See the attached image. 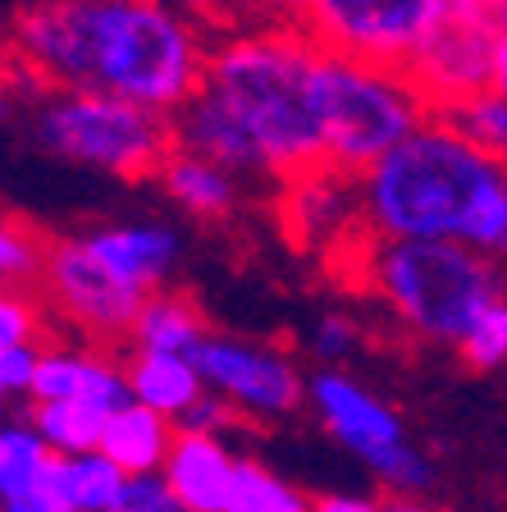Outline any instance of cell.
<instances>
[{"label": "cell", "mask_w": 507, "mask_h": 512, "mask_svg": "<svg viewBox=\"0 0 507 512\" xmlns=\"http://www.w3.org/2000/svg\"><path fill=\"white\" fill-rule=\"evenodd\" d=\"M448 119H453V124L462 128V133L476 142L480 151H489L494 160H503V165H507V96L503 92H494V87H489V92L462 101V106H457Z\"/></svg>", "instance_id": "d4e9b609"}, {"label": "cell", "mask_w": 507, "mask_h": 512, "mask_svg": "<svg viewBox=\"0 0 507 512\" xmlns=\"http://www.w3.org/2000/svg\"><path fill=\"white\" fill-rule=\"evenodd\" d=\"M366 471L375 480H380L384 490H389V499H425V494L434 490V467L430 458H425L416 444H393V448H380V453H370Z\"/></svg>", "instance_id": "cb8c5ba5"}, {"label": "cell", "mask_w": 507, "mask_h": 512, "mask_svg": "<svg viewBox=\"0 0 507 512\" xmlns=\"http://www.w3.org/2000/svg\"><path fill=\"white\" fill-rule=\"evenodd\" d=\"M46 266V238L19 220L0 215V279L5 284H23V279H42Z\"/></svg>", "instance_id": "4316f807"}, {"label": "cell", "mask_w": 507, "mask_h": 512, "mask_svg": "<svg viewBox=\"0 0 507 512\" xmlns=\"http://www.w3.org/2000/svg\"><path fill=\"white\" fill-rule=\"evenodd\" d=\"M361 247L357 270L366 293L425 343L457 348L480 311L507 298L503 266L462 243H389L361 229Z\"/></svg>", "instance_id": "277c9868"}, {"label": "cell", "mask_w": 507, "mask_h": 512, "mask_svg": "<svg viewBox=\"0 0 507 512\" xmlns=\"http://www.w3.org/2000/svg\"><path fill=\"white\" fill-rule=\"evenodd\" d=\"M311 106L325 142V165L352 179H361L375 160H384L434 115L402 69L338 51H320L311 74Z\"/></svg>", "instance_id": "5b68a950"}, {"label": "cell", "mask_w": 507, "mask_h": 512, "mask_svg": "<svg viewBox=\"0 0 507 512\" xmlns=\"http://www.w3.org/2000/svg\"><path fill=\"white\" fill-rule=\"evenodd\" d=\"M32 403H92L101 412H119L133 403V394H128V371L106 348L51 339L37 362Z\"/></svg>", "instance_id": "4fadbf2b"}, {"label": "cell", "mask_w": 507, "mask_h": 512, "mask_svg": "<svg viewBox=\"0 0 507 512\" xmlns=\"http://www.w3.org/2000/svg\"><path fill=\"white\" fill-rule=\"evenodd\" d=\"M457 357H462L471 371H503L507 366V298L489 302V307L480 311L471 334L457 343Z\"/></svg>", "instance_id": "484cf974"}, {"label": "cell", "mask_w": 507, "mask_h": 512, "mask_svg": "<svg viewBox=\"0 0 507 512\" xmlns=\"http://www.w3.org/2000/svg\"><path fill=\"white\" fill-rule=\"evenodd\" d=\"M211 32L169 0H28L10 51L42 92H106L174 119L206 87Z\"/></svg>", "instance_id": "6da1fadb"}, {"label": "cell", "mask_w": 507, "mask_h": 512, "mask_svg": "<svg viewBox=\"0 0 507 512\" xmlns=\"http://www.w3.org/2000/svg\"><path fill=\"white\" fill-rule=\"evenodd\" d=\"M238 421H243V416L233 412L224 398L206 394V398H201V403L179 421V430H188V435H220V439H224L233 426H238Z\"/></svg>", "instance_id": "d6a6232c"}, {"label": "cell", "mask_w": 507, "mask_h": 512, "mask_svg": "<svg viewBox=\"0 0 507 512\" xmlns=\"http://www.w3.org/2000/svg\"><path fill=\"white\" fill-rule=\"evenodd\" d=\"M444 19V0H307L302 28L325 51L407 69Z\"/></svg>", "instance_id": "ba28073f"}, {"label": "cell", "mask_w": 507, "mask_h": 512, "mask_svg": "<svg viewBox=\"0 0 507 512\" xmlns=\"http://www.w3.org/2000/svg\"><path fill=\"white\" fill-rule=\"evenodd\" d=\"M307 407L316 412L325 435L348 448L352 458H370V453L407 439L402 416L375 389H366L361 380H352L348 371H334V366H320L316 375H307Z\"/></svg>", "instance_id": "8fae6325"}, {"label": "cell", "mask_w": 507, "mask_h": 512, "mask_svg": "<svg viewBox=\"0 0 507 512\" xmlns=\"http://www.w3.org/2000/svg\"><path fill=\"white\" fill-rule=\"evenodd\" d=\"M0 288H5V279H0Z\"/></svg>", "instance_id": "b9f144b4"}, {"label": "cell", "mask_w": 507, "mask_h": 512, "mask_svg": "<svg viewBox=\"0 0 507 512\" xmlns=\"http://www.w3.org/2000/svg\"><path fill=\"white\" fill-rule=\"evenodd\" d=\"M357 348H361V325L352 316H343V311H325L320 320H311L307 352L316 357V362H325V366L338 371V362H348Z\"/></svg>", "instance_id": "f1b7e54d"}, {"label": "cell", "mask_w": 507, "mask_h": 512, "mask_svg": "<svg viewBox=\"0 0 507 512\" xmlns=\"http://www.w3.org/2000/svg\"><path fill=\"white\" fill-rule=\"evenodd\" d=\"M51 462H55V453L32 430V421H5L0 426V503L42 490Z\"/></svg>", "instance_id": "7402d4cb"}, {"label": "cell", "mask_w": 507, "mask_h": 512, "mask_svg": "<svg viewBox=\"0 0 507 512\" xmlns=\"http://www.w3.org/2000/svg\"><path fill=\"white\" fill-rule=\"evenodd\" d=\"M46 343H28V348H5L0 352V389L5 394H32V380H37V362H42Z\"/></svg>", "instance_id": "1f68e13d"}, {"label": "cell", "mask_w": 507, "mask_h": 512, "mask_svg": "<svg viewBox=\"0 0 507 512\" xmlns=\"http://www.w3.org/2000/svg\"><path fill=\"white\" fill-rule=\"evenodd\" d=\"M211 320L197 307L192 293L183 288H160L142 302L138 320H133V334H128V348L133 352H169V357H192L201 343L211 339Z\"/></svg>", "instance_id": "e0dca14e"}, {"label": "cell", "mask_w": 507, "mask_h": 512, "mask_svg": "<svg viewBox=\"0 0 507 512\" xmlns=\"http://www.w3.org/2000/svg\"><path fill=\"white\" fill-rule=\"evenodd\" d=\"M110 512H183V503L174 499L169 480L151 471V476H128Z\"/></svg>", "instance_id": "f546056e"}, {"label": "cell", "mask_w": 507, "mask_h": 512, "mask_svg": "<svg viewBox=\"0 0 507 512\" xmlns=\"http://www.w3.org/2000/svg\"><path fill=\"white\" fill-rule=\"evenodd\" d=\"M0 512H55V508H51V499H46V494H23V499L0 503Z\"/></svg>", "instance_id": "74e56055"}, {"label": "cell", "mask_w": 507, "mask_h": 512, "mask_svg": "<svg viewBox=\"0 0 507 512\" xmlns=\"http://www.w3.org/2000/svg\"><path fill=\"white\" fill-rule=\"evenodd\" d=\"M192 366L243 421H288L297 407H307V375L279 343L211 334L192 352Z\"/></svg>", "instance_id": "52a82bcc"}, {"label": "cell", "mask_w": 507, "mask_h": 512, "mask_svg": "<svg viewBox=\"0 0 507 512\" xmlns=\"http://www.w3.org/2000/svg\"><path fill=\"white\" fill-rule=\"evenodd\" d=\"M87 252L138 298H151L169 288L183 261V234L165 220H124V224H92L83 229Z\"/></svg>", "instance_id": "7c38bea8"}, {"label": "cell", "mask_w": 507, "mask_h": 512, "mask_svg": "<svg viewBox=\"0 0 507 512\" xmlns=\"http://www.w3.org/2000/svg\"><path fill=\"white\" fill-rule=\"evenodd\" d=\"M325 46L302 23L247 19L238 28L215 32L206 87L229 101V110L247 124L261 147L265 174L279 183L325 165L311 74Z\"/></svg>", "instance_id": "3957f363"}, {"label": "cell", "mask_w": 507, "mask_h": 512, "mask_svg": "<svg viewBox=\"0 0 507 512\" xmlns=\"http://www.w3.org/2000/svg\"><path fill=\"white\" fill-rule=\"evenodd\" d=\"M279 224L307 252H343L361 234L357 179L316 165V170L279 183Z\"/></svg>", "instance_id": "30bf717a"}, {"label": "cell", "mask_w": 507, "mask_h": 512, "mask_svg": "<svg viewBox=\"0 0 507 512\" xmlns=\"http://www.w3.org/2000/svg\"><path fill=\"white\" fill-rule=\"evenodd\" d=\"M238 467H243V453H233L229 439L179 430L160 476L169 480L183 512H224L238 485Z\"/></svg>", "instance_id": "9a60e30c"}, {"label": "cell", "mask_w": 507, "mask_h": 512, "mask_svg": "<svg viewBox=\"0 0 507 512\" xmlns=\"http://www.w3.org/2000/svg\"><path fill=\"white\" fill-rule=\"evenodd\" d=\"M124 480L128 476L106 453H83V458H55L37 494H46L55 512H110Z\"/></svg>", "instance_id": "ffe728a7"}, {"label": "cell", "mask_w": 507, "mask_h": 512, "mask_svg": "<svg viewBox=\"0 0 507 512\" xmlns=\"http://www.w3.org/2000/svg\"><path fill=\"white\" fill-rule=\"evenodd\" d=\"M169 5L188 10L192 19H201L206 28H215V32L247 23V0H169Z\"/></svg>", "instance_id": "836d02e7"}, {"label": "cell", "mask_w": 507, "mask_h": 512, "mask_svg": "<svg viewBox=\"0 0 507 512\" xmlns=\"http://www.w3.org/2000/svg\"><path fill=\"white\" fill-rule=\"evenodd\" d=\"M380 512H448V508H439L430 499H384Z\"/></svg>", "instance_id": "f35d334b"}, {"label": "cell", "mask_w": 507, "mask_h": 512, "mask_svg": "<svg viewBox=\"0 0 507 512\" xmlns=\"http://www.w3.org/2000/svg\"><path fill=\"white\" fill-rule=\"evenodd\" d=\"M224 512H311V499L297 485H288L284 476H275L270 467L243 458L238 467V485Z\"/></svg>", "instance_id": "603a6c76"}, {"label": "cell", "mask_w": 507, "mask_h": 512, "mask_svg": "<svg viewBox=\"0 0 507 512\" xmlns=\"http://www.w3.org/2000/svg\"><path fill=\"white\" fill-rule=\"evenodd\" d=\"M380 508H384L380 499H370V494H348V490L311 499V512H380Z\"/></svg>", "instance_id": "d590c367"}, {"label": "cell", "mask_w": 507, "mask_h": 512, "mask_svg": "<svg viewBox=\"0 0 507 512\" xmlns=\"http://www.w3.org/2000/svg\"><path fill=\"white\" fill-rule=\"evenodd\" d=\"M28 421L55 458H83V453H101L110 412L92 403H32Z\"/></svg>", "instance_id": "44dd1931"}, {"label": "cell", "mask_w": 507, "mask_h": 512, "mask_svg": "<svg viewBox=\"0 0 507 512\" xmlns=\"http://www.w3.org/2000/svg\"><path fill=\"white\" fill-rule=\"evenodd\" d=\"M307 0H247V19H265V23H302Z\"/></svg>", "instance_id": "e575fe53"}, {"label": "cell", "mask_w": 507, "mask_h": 512, "mask_svg": "<svg viewBox=\"0 0 507 512\" xmlns=\"http://www.w3.org/2000/svg\"><path fill=\"white\" fill-rule=\"evenodd\" d=\"M169 124H174V147L215 160L220 170L238 174V179H256V174H265L261 147L252 142L247 124L233 115L229 101H224L220 92H211V87H201V92L192 96L188 106L169 119ZM265 179H270V174H265Z\"/></svg>", "instance_id": "5bb4252c"}, {"label": "cell", "mask_w": 507, "mask_h": 512, "mask_svg": "<svg viewBox=\"0 0 507 512\" xmlns=\"http://www.w3.org/2000/svg\"><path fill=\"white\" fill-rule=\"evenodd\" d=\"M5 412H10V394L0 389V426H5Z\"/></svg>", "instance_id": "60d3db41"}, {"label": "cell", "mask_w": 507, "mask_h": 512, "mask_svg": "<svg viewBox=\"0 0 507 512\" xmlns=\"http://www.w3.org/2000/svg\"><path fill=\"white\" fill-rule=\"evenodd\" d=\"M179 439V426L165 421L160 412L142 403H128L119 412H110L106 421V439H101V453L115 462L124 476H151V471H165L169 448Z\"/></svg>", "instance_id": "d6986e66"}, {"label": "cell", "mask_w": 507, "mask_h": 512, "mask_svg": "<svg viewBox=\"0 0 507 512\" xmlns=\"http://www.w3.org/2000/svg\"><path fill=\"white\" fill-rule=\"evenodd\" d=\"M444 19L471 23V28H480L503 42L507 37V0H444Z\"/></svg>", "instance_id": "4dcf8cb0"}, {"label": "cell", "mask_w": 507, "mask_h": 512, "mask_svg": "<svg viewBox=\"0 0 507 512\" xmlns=\"http://www.w3.org/2000/svg\"><path fill=\"white\" fill-rule=\"evenodd\" d=\"M32 138L55 160L138 183L156 179L174 151V124L106 92H37Z\"/></svg>", "instance_id": "8992f818"}, {"label": "cell", "mask_w": 507, "mask_h": 512, "mask_svg": "<svg viewBox=\"0 0 507 512\" xmlns=\"http://www.w3.org/2000/svg\"><path fill=\"white\" fill-rule=\"evenodd\" d=\"M156 183L169 202L201 224H224L243 211V179L183 147H174L165 156V165L156 170Z\"/></svg>", "instance_id": "2e32d148"}, {"label": "cell", "mask_w": 507, "mask_h": 512, "mask_svg": "<svg viewBox=\"0 0 507 512\" xmlns=\"http://www.w3.org/2000/svg\"><path fill=\"white\" fill-rule=\"evenodd\" d=\"M494 92L507 96V37L498 42V51H494Z\"/></svg>", "instance_id": "ab89813d"}, {"label": "cell", "mask_w": 507, "mask_h": 512, "mask_svg": "<svg viewBox=\"0 0 507 512\" xmlns=\"http://www.w3.org/2000/svg\"><path fill=\"white\" fill-rule=\"evenodd\" d=\"M42 293H46V311L60 316L64 325H74L92 348L124 343L128 334H133V320H138L142 302H147V298H138V293H128V288L87 252L83 234L46 238Z\"/></svg>", "instance_id": "9c48e42d"}, {"label": "cell", "mask_w": 507, "mask_h": 512, "mask_svg": "<svg viewBox=\"0 0 507 512\" xmlns=\"http://www.w3.org/2000/svg\"><path fill=\"white\" fill-rule=\"evenodd\" d=\"M46 302L19 293V288H0V352L5 348H28V343H46Z\"/></svg>", "instance_id": "83f0119b"}, {"label": "cell", "mask_w": 507, "mask_h": 512, "mask_svg": "<svg viewBox=\"0 0 507 512\" xmlns=\"http://www.w3.org/2000/svg\"><path fill=\"white\" fill-rule=\"evenodd\" d=\"M19 96H23V78L19 69H10V64H0V124L14 115V106H19Z\"/></svg>", "instance_id": "8d00e7d4"}, {"label": "cell", "mask_w": 507, "mask_h": 512, "mask_svg": "<svg viewBox=\"0 0 507 512\" xmlns=\"http://www.w3.org/2000/svg\"><path fill=\"white\" fill-rule=\"evenodd\" d=\"M361 229L389 243H462L507 261V165L430 115L357 179Z\"/></svg>", "instance_id": "7a4b0ae2"}, {"label": "cell", "mask_w": 507, "mask_h": 512, "mask_svg": "<svg viewBox=\"0 0 507 512\" xmlns=\"http://www.w3.org/2000/svg\"><path fill=\"white\" fill-rule=\"evenodd\" d=\"M128 394L133 403L160 412L165 421L179 426L183 416L211 394L192 357H169V352H128Z\"/></svg>", "instance_id": "ac0fdd59"}]
</instances>
